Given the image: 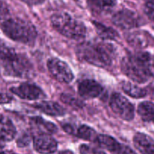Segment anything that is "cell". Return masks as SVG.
<instances>
[{
	"label": "cell",
	"instance_id": "obj_1",
	"mask_svg": "<svg viewBox=\"0 0 154 154\" xmlns=\"http://www.w3.org/2000/svg\"><path fill=\"white\" fill-rule=\"evenodd\" d=\"M78 58L93 66L106 68L116 57V48L108 42H82L77 46Z\"/></svg>",
	"mask_w": 154,
	"mask_h": 154
},
{
	"label": "cell",
	"instance_id": "obj_2",
	"mask_svg": "<svg viewBox=\"0 0 154 154\" xmlns=\"http://www.w3.org/2000/svg\"><path fill=\"white\" fill-rule=\"evenodd\" d=\"M0 63L5 73L17 78H27L32 73V65L24 55L0 44Z\"/></svg>",
	"mask_w": 154,
	"mask_h": 154
},
{
	"label": "cell",
	"instance_id": "obj_3",
	"mask_svg": "<svg viewBox=\"0 0 154 154\" xmlns=\"http://www.w3.org/2000/svg\"><path fill=\"white\" fill-rule=\"evenodd\" d=\"M3 33L12 40L25 45H33L37 31L32 24L19 18H11L1 24Z\"/></svg>",
	"mask_w": 154,
	"mask_h": 154
},
{
	"label": "cell",
	"instance_id": "obj_4",
	"mask_svg": "<svg viewBox=\"0 0 154 154\" xmlns=\"http://www.w3.org/2000/svg\"><path fill=\"white\" fill-rule=\"evenodd\" d=\"M52 27L63 36L75 40L85 38L87 28L84 23L75 19L66 13H58L51 18Z\"/></svg>",
	"mask_w": 154,
	"mask_h": 154
},
{
	"label": "cell",
	"instance_id": "obj_5",
	"mask_svg": "<svg viewBox=\"0 0 154 154\" xmlns=\"http://www.w3.org/2000/svg\"><path fill=\"white\" fill-rule=\"evenodd\" d=\"M120 67L122 72L135 82L144 83L148 79L135 54L125 56L120 62Z\"/></svg>",
	"mask_w": 154,
	"mask_h": 154
},
{
	"label": "cell",
	"instance_id": "obj_6",
	"mask_svg": "<svg viewBox=\"0 0 154 154\" xmlns=\"http://www.w3.org/2000/svg\"><path fill=\"white\" fill-rule=\"evenodd\" d=\"M110 107L113 112L123 120L131 121L135 116L134 106L127 98L119 93H114L111 95Z\"/></svg>",
	"mask_w": 154,
	"mask_h": 154
},
{
	"label": "cell",
	"instance_id": "obj_7",
	"mask_svg": "<svg viewBox=\"0 0 154 154\" xmlns=\"http://www.w3.org/2000/svg\"><path fill=\"white\" fill-rule=\"evenodd\" d=\"M47 66L50 73L57 81L68 84L74 79L73 72L66 62L58 58H51Z\"/></svg>",
	"mask_w": 154,
	"mask_h": 154
},
{
	"label": "cell",
	"instance_id": "obj_8",
	"mask_svg": "<svg viewBox=\"0 0 154 154\" xmlns=\"http://www.w3.org/2000/svg\"><path fill=\"white\" fill-rule=\"evenodd\" d=\"M112 21L114 25L123 30H130L142 25L139 15L129 9H122L116 12L113 15Z\"/></svg>",
	"mask_w": 154,
	"mask_h": 154
},
{
	"label": "cell",
	"instance_id": "obj_9",
	"mask_svg": "<svg viewBox=\"0 0 154 154\" xmlns=\"http://www.w3.org/2000/svg\"><path fill=\"white\" fill-rule=\"evenodd\" d=\"M11 91L21 99L28 101H37L45 98V95L42 88L32 83H22L11 88Z\"/></svg>",
	"mask_w": 154,
	"mask_h": 154
},
{
	"label": "cell",
	"instance_id": "obj_10",
	"mask_svg": "<svg viewBox=\"0 0 154 154\" xmlns=\"http://www.w3.org/2000/svg\"><path fill=\"white\" fill-rule=\"evenodd\" d=\"M57 142L51 134H38L34 137L33 146L40 154H53L57 149Z\"/></svg>",
	"mask_w": 154,
	"mask_h": 154
},
{
	"label": "cell",
	"instance_id": "obj_11",
	"mask_svg": "<svg viewBox=\"0 0 154 154\" xmlns=\"http://www.w3.org/2000/svg\"><path fill=\"white\" fill-rule=\"evenodd\" d=\"M103 88L93 79H84L79 83L78 91L84 99H92L99 97L102 93Z\"/></svg>",
	"mask_w": 154,
	"mask_h": 154
},
{
	"label": "cell",
	"instance_id": "obj_12",
	"mask_svg": "<svg viewBox=\"0 0 154 154\" xmlns=\"http://www.w3.org/2000/svg\"><path fill=\"white\" fill-rule=\"evenodd\" d=\"M16 132V128L11 121L0 116V147H2L7 142L11 141L15 137Z\"/></svg>",
	"mask_w": 154,
	"mask_h": 154
},
{
	"label": "cell",
	"instance_id": "obj_13",
	"mask_svg": "<svg viewBox=\"0 0 154 154\" xmlns=\"http://www.w3.org/2000/svg\"><path fill=\"white\" fill-rule=\"evenodd\" d=\"M135 148L141 154H154V140L150 136L138 132L133 137Z\"/></svg>",
	"mask_w": 154,
	"mask_h": 154
},
{
	"label": "cell",
	"instance_id": "obj_14",
	"mask_svg": "<svg viewBox=\"0 0 154 154\" xmlns=\"http://www.w3.org/2000/svg\"><path fill=\"white\" fill-rule=\"evenodd\" d=\"M31 127L38 134H52L57 131V127L53 122L47 121L40 116H35L30 120Z\"/></svg>",
	"mask_w": 154,
	"mask_h": 154
},
{
	"label": "cell",
	"instance_id": "obj_15",
	"mask_svg": "<svg viewBox=\"0 0 154 154\" xmlns=\"http://www.w3.org/2000/svg\"><path fill=\"white\" fill-rule=\"evenodd\" d=\"M34 107L48 116H61L66 113L63 107L54 101H41L35 104Z\"/></svg>",
	"mask_w": 154,
	"mask_h": 154
},
{
	"label": "cell",
	"instance_id": "obj_16",
	"mask_svg": "<svg viewBox=\"0 0 154 154\" xmlns=\"http://www.w3.org/2000/svg\"><path fill=\"white\" fill-rule=\"evenodd\" d=\"M88 6L95 13H106L117 4V0H87Z\"/></svg>",
	"mask_w": 154,
	"mask_h": 154
},
{
	"label": "cell",
	"instance_id": "obj_17",
	"mask_svg": "<svg viewBox=\"0 0 154 154\" xmlns=\"http://www.w3.org/2000/svg\"><path fill=\"white\" fill-rule=\"evenodd\" d=\"M135 55L145 73L148 77L154 78V55L148 52H139Z\"/></svg>",
	"mask_w": 154,
	"mask_h": 154
},
{
	"label": "cell",
	"instance_id": "obj_18",
	"mask_svg": "<svg viewBox=\"0 0 154 154\" xmlns=\"http://www.w3.org/2000/svg\"><path fill=\"white\" fill-rule=\"evenodd\" d=\"M126 39L128 43L134 48H144L148 45L147 36L140 31L130 32L126 34Z\"/></svg>",
	"mask_w": 154,
	"mask_h": 154
},
{
	"label": "cell",
	"instance_id": "obj_19",
	"mask_svg": "<svg viewBox=\"0 0 154 154\" xmlns=\"http://www.w3.org/2000/svg\"><path fill=\"white\" fill-rule=\"evenodd\" d=\"M95 141L100 147L110 151L111 153L115 152L120 145L115 138L107 134H98Z\"/></svg>",
	"mask_w": 154,
	"mask_h": 154
},
{
	"label": "cell",
	"instance_id": "obj_20",
	"mask_svg": "<svg viewBox=\"0 0 154 154\" xmlns=\"http://www.w3.org/2000/svg\"><path fill=\"white\" fill-rule=\"evenodd\" d=\"M93 24L96 28V33L104 40H114L118 37L117 32L111 27H107L97 21H93Z\"/></svg>",
	"mask_w": 154,
	"mask_h": 154
},
{
	"label": "cell",
	"instance_id": "obj_21",
	"mask_svg": "<svg viewBox=\"0 0 154 154\" xmlns=\"http://www.w3.org/2000/svg\"><path fill=\"white\" fill-rule=\"evenodd\" d=\"M138 113L144 122L154 120V104L150 101L141 103L138 107Z\"/></svg>",
	"mask_w": 154,
	"mask_h": 154
},
{
	"label": "cell",
	"instance_id": "obj_22",
	"mask_svg": "<svg viewBox=\"0 0 154 154\" xmlns=\"http://www.w3.org/2000/svg\"><path fill=\"white\" fill-rule=\"evenodd\" d=\"M122 88L126 95L134 98H142L147 95L146 90L129 82H124L122 84Z\"/></svg>",
	"mask_w": 154,
	"mask_h": 154
},
{
	"label": "cell",
	"instance_id": "obj_23",
	"mask_svg": "<svg viewBox=\"0 0 154 154\" xmlns=\"http://www.w3.org/2000/svg\"><path fill=\"white\" fill-rule=\"evenodd\" d=\"M75 136L85 140H90V141H95L97 137L98 134L96 131L91 127L87 125H82L76 128Z\"/></svg>",
	"mask_w": 154,
	"mask_h": 154
},
{
	"label": "cell",
	"instance_id": "obj_24",
	"mask_svg": "<svg viewBox=\"0 0 154 154\" xmlns=\"http://www.w3.org/2000/svg\"><path fill=\"white\" fill-rule=\"evenodd\" d=\"M81 154H106L104 151L87 144H81L79 147Z\"/></svg>",
	"mask_w": 154,
	"mask_h": 154
},
{
	"label": "cell",
	"instance_id": "obj_25",
	"mask_svg": "<svg viewBox=\"0 0 154 154\" xmlns=\"http://www.w3.org/2000/svg\"><path fill=\"white\" fill-rule=\"evenodd\" d=\"M144 12L150 20L154 21V0H146Z\"/></svg>",
	"mask_w": 154,
	"mask_h": 154
},
{
	"label": "cell",
	"instance_id": "obj_26",
	"mask_svg": "<svg viewBox=\"0 0 154 154\" xmlns=\"http://www.w3.org/2000/svg\"><path fill=\"white\" fill-rule=\"evenodd\" d=\"M61 99L63 100V102L66 103V104H69V105L74 106V107H82L83 104L82 103L80 102V101H78L76 98H72L71 95H62Z\"/></svg>",
	"mask_w": 154,
	"mask_h": 154
},
{
	"label": "cell",
	"instance_id": "obj_27",
	"mask_svg": "<svg viewBox=\"0 0 154 154\" xmlns=\"http://www.w3.org/2000/svg\"><path fill=\"white\" fill-rule=\"evenodd\" d=\"M112 154H137L132 148L120 143V146Z\"/></svg>",
	"mask_w": 154,
	"mask_h": 154
},
{
	"label": "cell",
	"instance_id": "obj_28",
	"mask_svg": "<svg viewBox=\"0 0 154 154\" xmlns=\"http://www.w3.org/2000/svg\"><path fill=\"white\" fill-rule=\"evenodd\" d=\"M12 100L11 96L6 93H2L0 92V104H7L11 102Z\"/></svg>",
	"mask_w": 154,
	"mask_h": 154
},
{
	"label": "cell",
	"instance_id": "obj_29",
	"mask_svg": "<svg viewBox=\"0 0 154 154\" xmlns=\"http://www.w3.org/2000/svg\"><path fill=\"white\" fill-rule=\"evenodd\" d=\"M63 128L69 134H72V135H75V131H76V128H75V127L73 126L71 124H65L63 125Z\"/></svg>",
	"mask_w": 154,
	"mask_h": 154
},
{
	"label": "cell",
	"instance_id": "obj_30",
	"mask_svg": "<svg viewBox=\"0 0 154 154\" xmlns=\"http://www.w3.org/2000/svg\"><path fill=\"white\" fill-rule=\"evenodd\" d=\"M20 1L29 5H37L43 3L45 0H20Z\"/></svg>",
	"mask_w": 154,
	"mask_h": 154
},
{
	"label": "cell",
	"instance_id": "obj_31",
	"mask_svg": "<svg viewBox=\"0 0 154 154\" xmlns=\"http://www.w3.org/2000/svg\"><path fill=\"white\" fill-rule=\"evenodd\" d=\"M57 154H75V153L71 150H63V151H60V152H58Z\"/></svg>",
	"mask_w": 154,
	"mask_h": 154
},
{
	"label": "cell",
	"instance_id": "obj_32",
	"mask_svg": "<svg viewBox=\"0 0 154 154\" xmlns=\"http://www.w3.org/2000/svg\"><path fill=\"white\" fill-rule=\"evenodd\" d=\"M0 154H6V153H5V152H2V151H0Z\"/></svg>",
	"mask_w": 154,
	"mask_h": 154
},
{
	"label": "cell",
	"instance_id": "obj_33",
	"mask_svg": "<svg viewBox=\"0 0 154 154\" xmlns=\"http://www.w3.org/2000/svg\"><path fill=\"white\" fill-rule=\"evenodd\" d=\"M153 123H154V120H153Z\"/></svg>",
	"mask_w": 154,
	"mask_h": 154
}]
</instances>
